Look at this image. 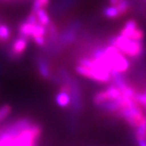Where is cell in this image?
<instances>
[{"label":"cell","mask_w":146,"mask_h":146,"mask_svg":"<svg viewBox=\"0 0 146 146\" xmlns=\"http://www.w3.org/2000/svg\"><path fill=\"white\" fill-rule=\"evenodd\" d=\"M109 44L115 46L119 51L129 58L137 59L141 57L144 52L143 41H137L128 37L117 34L109 39Z\"/></svg>","instance_id":"obj_1"},{"label":"cell","mask_w":146,"mask_h":146,"mask_svg":"<svg viewBox=\"0 0 146 146\" xmlns=\"http://www.w3.org/2000/svg\"><path fill=\"white\" fill-rule=\"evenodd\" d=\"M28 41V38L19 35L11 44L9 51V56L13 60H17L18 58L21 57L24 52L27 48Z\"/></svg>","instance_id":"obj_2"},{"label":"cell","mask_w":146,"mask_h":146,"mask_svg":"<svg viewBox=\"0 0 146 146\" xmlns=\"http://www.w3.org/2000/svg\"><path fill=\"white\" fill-rule=\"evenodd\" d=\"M37 68L38 74L44 79H50L51 76V70H50V65L48 61L43 58L38 57L37 59Z\"/></svg>","instance_id":"obj_3"},{"label":"cell","mask_w":146,"mask_h":146,"mask_svg":"<svg viewBox=\"0 0 146 146\" xmlns=\"http://www.w3.org/2000/svg\"><path fill=\"white\" fill-rule=\"evenodd\" d=\"M138 27L137 22L134 19H129L126 21V23L123 25V26L121 28L119 34L122 36H125L128 38H130L131 35L133 34V33L136 31V29Z\"/></svg>","instance_id":"obj_4"},{"label":"cell","mask_w":146,"mask_h":146,"mask_svg":"<svg viewBox=\"0 0 146 146\" xmlns=\"http://www.w3.org/2000/svg\"><path fill=\"white\" fill-rule=\"evenodd\" d=\"M55 102L58 106L61 108H67L71 103L70 94L68 92L59 90V93L55 96Z\"/></svg>","instance_id":"obj_5"},{"label":"cell","mask_w":146,"mask_h":146,"mask_svg":"<svg viewBox=\"0 0 146 146\" xmlns=\"http://www.w3.org/2000/svg\"><path fill=\"white\" fill-rule=\"evenodd\" d=\"M35 15L37 17L38 24H40L44 26H46V27L51 24V19L48 15V13L46 12V11L45 10V8L38 9L35 12Z\"/></svg>","instance_id":"obj_6"},{"label":"cell","mask_w":146,"mask_h":146,"mask_svg":"<svg viewBox=\"0 0 146 146\" xmlns=\"http://www.w3.org/2000/svg\"><path fill=\"white\" fill-rule=\"evenodd\" d=\"M102 15L109 19H115L119 17H121L117 7L115 5H111L103 8Z\"/></svg>","instance_id":"obj_7"},{"label":"cell","mask_w":146,"mask_h":146,"mask_svg":"<svg viewBox=\"0 0 146 146\" xmlns=\"http://www.w3.org/2000/svg\"><path fill=\"white\" fill-rule=\"evenodd\" d=\"M109 100L110 98L107 95V93H106L105 89L97 92L96 94H95L94 96H93V103H94V105L96 106V107H98V106H100L101 104H102L103 102H107Z\"/></svg>","instance_id":"obj_8"},{"label":"cell","mask_w":146,"mask_h":146,"mask_svg":"<svg viewBox=\"0 0 146 146\" xmlns=\"http://www.w3.org/2000/svg\"><path fill=\"white\" fill-rule=\"evenodd\" d=\"M74 39H75V33L71 28H68L67 31L62 33V34L60 36V40L62 44L72 43Z\"/></svg>","instance_id":"obj_9"},{"label":"cell","mask_w":146,"mask_h":146,"mask_svg":"<svg viewBox=\"0 0 146 146\" xmlns=\"http://www.w3.org/2000/svg\"><path fill=\"white\" fill-rule=\"evenodd\" d=\"M11 37V30L9 26L0 23V40L4 42L8 41V39Z\"/></svg>","instance_id":"obj_10"},{"label":"cell","mask_w":146,"mask_h":146,"mask_svg":"<svg viewBox=\"0 0 146 146\" xmlns=\"http://www.w3.org/2000/svg\"><path fill=\"white\" fill-rule=\"evenodd\" d=\"M115 6L117 7L121 17L124 16L129 8V0H119V2L115 5Z\"/></svg>","instance_id":"obj_11"},{"label":"cell","mask_w":146,"mask_h":146,"mask_svg":"<svg viewBox=\"0 0 146 146\" xmlns=\"http://www.w3.org/2000/svg\"><path fill=\"white\" fill-rule=\"evenodd\" d=\"M11 107L8 104H5L2 107H0V122H2L11 114Z\"/></svg>","instance_id":"obj_12"},{"label":"cell","mask_w":146,"mask_h":146,"mask_svg":"<svg viewBox=\"0 0 146 146\" xmlns=\"http://www.w3.org/2000/svg\"><path fill=\"white\" fill-rule=\"evenodd\" d=\"M143 38H144V33H143V31L141 28L137 27L129 38L134 39V40H137V41H143Z\"/></svg>","instance_id":"obj_13"},{"label":"cell","mask_w":146,"mask_h":146,"mask_svg":"<svg viewBox=\"0 0 146 146\" xmlns=\"http://www.w3.org/2000/svg\"><path fill=\"white\" fill-rule=\"evenodd\" d=\"M33 41L35 42L36 45H38V46H43L46 44V38L45 36H38L33 38Z\"/></svg>","instance_id":"obj_14"},{"label":"cell","mask_w":146,"mask_h":146,"mask_svg":"<svg viewBox=\"0 0 146 146\" xmlns=\"http://www.w3.org/2000/svg\"><path fill=\"white\" fill-rule=\"evenodd\" d=\"M25 21H26V22H28V23H30V24H32V25H36V24H38V19H37V17H36V15H35V13L31 12L30 14L28 15V17L26 18Z\"/></svg>","instance_id":"obj_15"},{"label":"cell","mask_w":146,"mask_h":146,"mask_svg":"<svg viewBox=\"0 0 146 146\" xmlns=\"http://www.w3.org/2000/svg\"><path fill=\"white\" fill-rule=\"evenodd\" d=\"M136 141H137L138 146H146V140L142 139V138H137V139H136Z\"/></svg>","instance_id":"obj_16"},{"label":"cell","mask_w":146,"mask_h":146,"mask_svg":"<svg viewBox=\"0 0 146 146\" xmlns=\"http://www.w3.org/2000/svg\"><path fill=\"white\" fill-rule=\"evenodd\" d=\"M38 1L39 3H40L41 6H42L43 8L46 7V6L49 5V3H50V0H38Z\"/></svg>","instance_id":"obj_17"},{"label":"cell","mask_w":146,"mask_h":146,"mask_svg":"<svg viewBox=\"0 0 146 146\" xmlns=\"http://www.w3.org/2000/svg\"><path fill=\"white\" fill-rule=\"evenodd\" d=\"M119 2V0H109V3L111 5H115Z\"/></svg>","instance_id":"obj_18"},{"label":"cell","mask_w":146,"mask_h":146,"mask_svg":"<svg viewBox=\"0 0 146 146\" xmlns=\"http://www.w3.org/2000/svg\"><path fill=\"white\" fill-rule=\"evenodd\" d=\"M143 93H144V94H145V96H146V90H145V91H144Z\"/></svg>","instance_id":"obj_19"},{"label":"cell","mask_w":146,"mask_h":146,"mask_svg":"<svg viewBox=\"0 0 146 146\" xmlns=\"http://www.w3.org/2000/svg\"><path fill=\"white\" fill-rule=\"evenodd\" d=\"M1 1H8V0H1Z\"/></svg>","instance_id":"obj_20"}]
</instances>
